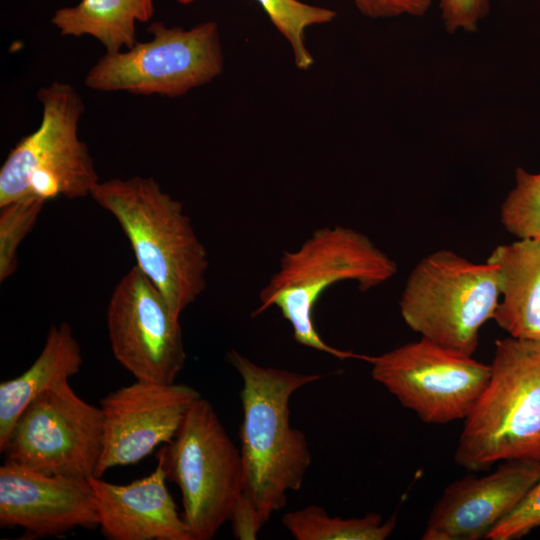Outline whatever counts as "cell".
Segmentation results:
<instances>
[{
	"label": "cell",
	"mask_w": 540,
	"mask_h": 540,
	"mask_svg": "<svg viewBox=\"0 0 540 540\" xmlns=\"http://www.w3.org/2000/svg\"><path fill=\"white\" fill-rule=\"evenodd\" d=\"M103 445L101 408L79 397L67 381L26 407L1 453L45 474L89 479L96 477Z\"/></svg>",
	"instance_id": "9c48e42d"
},
{
	"label": "cell",
	"mask_w": 540,
	"mask_h": 540,
	"mask_svg": "<svg viewBox=\"0 0 540 540\" xmlns=\"http://www.w3.org/2000/svg\"><path fill=\"white\" fill-rule=\"evenodd\" d=\"M99 528L111 540H194L166 487L160 463L148 476L129 484L91 477Z\"/></svg>",
	"instance_id": "9a60e30c"
},
{
	"label": "cell",
	"mask_w": 540,
	"mask_h": 540,
	"mask_svg": "<svg viewBox=\"0 0 540 540\" xmlns=\"http://www.w3.org/2000/svg\"><path fill=\"white\" fill-rule=\"evenodd\" d=\"M397 263L362 232L345 226L316 229L295 250L285 251L278 270L259 292L253 316L277 307L301 345L339 359L360 355L328 345L319 335L313 310L322 294L342 281L368 291L390 280Z\"/></svg>",
	"instance_id": "3957f363"
},
{
	"label": "cell",
	"mask_w": 540,
	"mask_h": 540,
	"mask_svg": "<svg viewBox=\"0 0 540 540\" xmlns=\"http://www.w3.org/2000/svg\"><path fill=\"white\" fill-rule=\"evenodd\" d=\"M500 301L495 264L475 263L451 250L422 258L410 272L399 301L405 323L421 337L472 356L481 327Z\"/></svg>",
	"instance_id": "8992f818"
},
{
	"label": "cell",
	"mask_w": 540,
	"mask_h": 540,
	"mask_svg": "<svg viewBox=\"0 0 540 540\" xmlns=\"http://www.w3.org/2000/svg\"><path fill=\"white\" fill-rule=\"evenodd\" d=\"M539 479L540 459H515L487 475L451 482L434 504L422 539H486Z\"/></svg>",
	"instance_id": "5bb4252c"
},
{
	"label": "cell",
	"mask_w": 540,
	"mask_h": 540,
	"mask_svg": "<svg viewBox=\"0 0 540 540\" xmlns=\"http://www.w3.org/2000/svg\"><path fill=\"white\" fill-rule=\"evenodd\" d=\"M154 13V0H81L56 10L51 23L62 36L88 35L115 53L136 44V23L149 22Z\"/></svg>",
	"instance_id": "ac0fdd59"
},
{
	"label": "cell",
	"mask_w": 540,
	"mask_h": 540,
	"mask_svg": "<svg viewBox=\"0 0 540 540\" xmlns=\"http://www.w3.org/2000/svg\"><path fill=\"white\" fill-rule=\"evenodd\" d=\"M515 186L500 208V221L518 239L540 240V173L518 167Z\"/></svg>",
	"instance_id": "44dd1931"
},
{
	"label": "cell",
	"mask_w": 540,
	"mask_h": 540,
	"mask_svg": "<svg viewBox=\"0 0 540 540\" xmlns=\"http://www.w3.org/2000/svg\"><path fill=\"white\" fill-rule=\"evenodd\" d=\"M35 198L23 199L0 207V281L10 277L17 266V249L32 230L45 205Z\"/></svg>",
	"instance_id": "7402d4cb"
},
{
	"label": "cell",
	"mask_w": 540,
	"mask_h": 540,
	"mask_svg": "<svg viewBox=\"0 0 540 540\" xmlns=\"http://www.w3.org/2000/svg\"><path fill=\"white\" fill-rule=\"evenodd\" d=\"M445 28L473 31L488 12V0H439Z\"/></svg>",
	"instance_id": "cb8c5ba5"
},
{
	"label": "cell",
	"mask_w": 540,
	"mask_h": 540,
	"mask_svg": "<svg viewBox=\"0 0 540 540\" xmlns=\"http://www.w3.org/2000/svg\"><path fill=\"white\" fill-rule=\"evenodd\" d=\"M396 522L395 516L383 521L377 513L361 518L331 517L318 505L289 511L282 517L283 526L297 540H385Z\"/></svg>",
	"instance_id": "d6986e66"
},
{
	"label": "cell",
	"mask_w": 540,
	"mask_h": 540,
	"mask_svg": "<svg viewBox=\"0 0 540 540\" xmlns=\"http://www.w3.org/2000/svg\"><path fill=\"white\" fill-rule=\"evenodd\" d=\"M152 39L107 53L87 72L84 83L99 92H127L177 98L206 85L224 68L217 22L189 29L157 21L147 27Z\"/></svg>",
	"instance_id": "ba28073f"
},
{
	"label": "cell",
	"mask_w": 540,
	"mask_h": 540,
	"mask_svg": "<svg viewBox=\"0 0 540 540\" xmlns=\"http://www.w3.org/2000/svg\"><path fill=\"white\" fill-rule=\"evenodd\" d=\"M200 397L186 384L137 379L107 394L100 402L104 445L96 477L112 467L135 464L170 442Z\"/></svg>",
	"instance_id": "7c38bea8"
},
{
	"label": "cell",
	"mask_w": 540,
	"mask_h": 540,
	"mask_svg": "<svg viewBox=\"0 0 540 540\" xmlns=\"http://www.w3.org/2000/svg\"><path fill=\"white\" fill-rule=\"evenodd\" d=\"M540 527V479L517 506L489 532L488 540L518 539Z\"/></svg>",
	"instance_id": "603a6c76"
},
{
	"label": "cell",
	"mask_w": 540,
	"mask_h": 540,
	"mask_svg": "<svg viewBox=\"0 0 540 540\" xmlns=\"http://www.w3.org/2000/svg\"><path fill=\"white\" fill-rule=\"evenodd\" d=\"M90 197L119 223L136 266L162 293L173 315L207 287L208 252L180 201L151 177L98 182Z\"/></svg>",
	"instance_id": "7a4b0ae2"
},
{
	"label": "cell",
	"mask_w": 540,
	"mask_h": 540,
	"mask_svg": "<svg viewBox=\"0 0 540 540\" xmlns=\"http://www.w3.org/2000/svg\"><path fill=\"white\" fill-rule=\"evenodd\" d=\"M39 127L10 150L0 168V207L23 199L45 202L90 196L99 182L78 126L85 105L74 87L52 82L37 91Z\"/></svg>",
	"instance_id": "5b68a950"
},
{
	"label": "cell",
	"mask_w": 540,
	"mask_h": 540,
	"mask_svg": "<svg viewBox=\"0 0 540 540\" xmlns=\"http://www.w3.org/2000/svg\"><path fill=\"white\" fill-rule=\"evenodd\" d=\"M106 320L112 353L135 379L175 382L186 361L179 318L136 265L116 284Z\"/></svg>",
	"instance_id": "8fae6325"
},
{
	"label": "cell",
	"mask_w": 540,
	"mask_h": 540,
	"mask_svg": "<svg viewBox=\"0 0 540 540\" xmlns=\"http://www.w3.org/2000/svg\"><path fill=\"white\" fill-rule=\"evenodd\" d=\"M490 366L454 452L456 464L468 471L540 459V341L498 339Z\"/></svg>",
	"instance_id": "277c9868"
},
{
	"label": "cell",
	"mask_w": 540,
	"mask_h": 540,
	"mask_svg": "<svg viewBox=\"0 0 540 540\" xmlns=\"http://www.w3.org/2000/svg\"><path fill=\"white\" fill-rule=\"evenodd\" d=\"M189 5L196 0H175ZM265 12L273 26L288 42L295 66L303 71L314 64V57L306 45V30L315 25L332 22L335 10L300 0H254Z\"/></svg>",
	"instance_id": "ffe728a7"
},
{
	"label": "cell",
	"mask_w": 540,
	"mask_h": 540,
	"mask_svg": "<svg viewBox=\"0 0 540 540\" xmlns=\"http://www.w3.org/2000/svg\"><path fill=\"white\" fill-rule=\"evenodd\" d=\"M83 363L81 347L68 323L50 327L32 365L19 376L0 383V451L26 407L41 393L69 381Z\"/></svg>",
	"instance_id": "e0dca14e"
},
{
	"label": "cell",
	"mask_w": 540,
	"mask_h": 540,
	"mask_svg": "<svg viewBox=\"0 0 540 540\" xmlns=\"http://www.w3.org/2000/svg\"><path fill=\"white\" fill-rule=\"evenodd\" d=\"M227 356L243 383L242 491L230 522L235 538L253 540L303 484L312 456L304 433L290 424L289 402L324 375L263 366L234 349Z\"/></svg>",
	"instance_id": "6da1fadb"
},
{
	"label": "cell",
	"mask_w": 540,
	"mask_h": 540,
	"mask_svg": "<svg viewBox=\"0 0 540 540\" xmlns=\"http://www.w3.org/2000/svg\"><path fill=\"white\" fill-rule=\"evenodd\" d=\"M365 16L391 18L401 15L421 16L427 12L431 0H352Z\"/></svg>",
	"instance_id": "d4e9b609"
},
{
	"label": "cell",
	"mask_w": 540,
	"mask_h": 540,
	"mask_svg": "<svg viewBox=\"0 0 540 540\" xmlns=\"http://www.w3.org/2000/svg\"><path fill=\"white\" fill-rule=\"evenodd\" d=\"M157 462L181 491L182 516L194 540L212 539L232 520L242 491L241 454L208 400L192 405Z\"/></svg>",
	"instance_id": "52a82bcc"
},
{
	"label": "cell",
	"mask_w": 540,
	"mask_h": 540,
	"mask_svg": "<svg viewBox=\"0 0 540 540\" xmlns=\"http://www.w3.org/2000/svg\"><path fill=\"white\" fill-rule=\"evenodd\" d=\"M372 378L428 424L464 420L485 389L491 366L421 337L379 356H363Z\"/></svg>",
	"instance_id": "30bf717a"
},
{
	"label": "cell",
	"mask_w": 540,
	"mask_h": 540,
	"mask_svg": "<svg viewBox=\"0 0 540 540\" xmlns=\"http://www.w3.org/2000/svg\"><path fill=\"white\" fill-rule=\"evenodd\" d=\"M89 479L49 475L6 460L0 467V526L42 537L99 527Z\"/></svg>",
	"instance_id": "4fadbf2b"
},
{
	"label": "cell",
	"mask_w": 540,
	"mask_h": 540,
	"mask_svg": "<svg viewBox=\"0 0 540 540\" xmlns=\"http://www.w3.org/2000/svg\"><path fill=\"white\" fill-rule=\"evenodd\" d=\"M487 261L498 268L502 297L493 320L513 338L540 341V240L498 245Z\"/></svg>",
	"instance_id": "2e32d148"
}]
</instances>
